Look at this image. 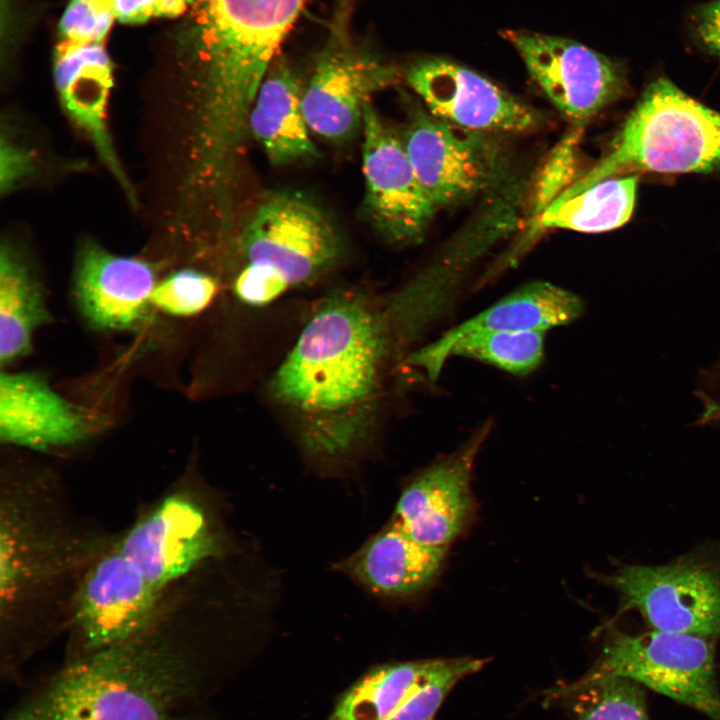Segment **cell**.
<instances>
[{
	"label": "cell",
	"mask_w": 720,
	"mask_h": 720,
	"mask_svg": "<svg viewBox=\"0 0 720 720\" xmlns=\"http://www.w3.org/2000/svg\"><path fill=\"white\" fill-rule=\"evenodd\" d=\"M693 18L698 39L711 54L720 59V0L698 7Z\"/></svg>",
	"instance_id": "obj_32"
},
{
	"label": "cell",
	"mask_w": 720,
	"mask_h": 720,
	"mask_svg": "<svg viewBox=\"0 0 720 720\" xmlns=\"http://www.w3.org/2000/svg\"><path fill=\"white\" fill-rule=\"evenodd\" d=\"M161 597L114 540L83 569L70 601L71 624L91 653L149 628Z\"/></svg>",
	"instance_id": "obj_10"
},
{
	"label": "cell",
	"mask_w": 720,
	"mask_h": 720,
	"mask_svg": "<svg viewBox=\"0 0 720 720\" xmlns=\"http://www.w3.org/2000/svg\"><path fill=\"white\" fill-rule=\"evenodd\" d=\"M54 80L64 112L87 135L107 168L134 200L106 123L113 77L103 44L60 42L54 53Z\"/></svg>",
	"instance_id": "obj_18"
},
{
	"label": "cell",
	"mask_w": 720,
	"mask_h": 720,
	"mask_svg": "<svg viewBox=\"0 0 720 720\" xmlns=\"http://www.w3.org/2000/svg\"><path fill=\"white\" fill-rule=\"evenodd\" d=\"M303 3L196 0L179 43L198 69L197 130L206 141H244L261 83Z\"/></svg>",
	"instance_id": "obj_3"
},
{
	"label": "cell",
	"mask_w": 720,
	"mask_h": 720,
	"mask_svg": "<svg viewBox=\"0 0 720 720\" xmlns=\"http://www.w3.org/2000/svg\"><path fill=\"white\" fill-rule=\"evenodd\" d=\"M447 549L419 542L392 521L347 559L343 567L377 594L407 596L434 581Z\"/></svg>",
	"instance_id": "obj_20"
},
{
	"label": "cell",
	"mask_w": 720,
	"mask_h": 720,
	"mask_svg": "<svg viewBox=\"0 0 720 720\" xmlns=\"http://www.w3.org/2000/svg\"><path fill=\"white\" fill-rule=\"evenodd\" d=\"M153 266L108 252L92 241L81 245L74 271V295L81 314L100 330L135 328L146 316L156 286Z\"/></svg>",
	"instance_id": "obj_16"
},
{
	"label": "cell",
	"mask_w": 720,
	"mask_h": 720,
	"mask_svg": "<svg viewBox=\"0 0 720 720\" xmlns=\"http://www.w3.org/2000/svg\"><path fill=\"white\" fill-rule=\"evenodd\" d=\"M500 35L572 124L584 125L625 90L623 66L574 39L522 28L503 29Z\"/></svg>",
	"instance_id": "obj_8"
},
{
	"label": "cell",
	"mask_w": 720,
	"mask_h": 720,
	"mask_svg": "<svg viewBox=\"0 0 720 720\" xmlns=\"http://www.w3.org/2000/svg\"><path fill=\"white\" fill-rule=\"evenodd\" d=\"M47 320L37 281L17 251L10 244H3L0 252L1 364L28 354L35 329Z\"/></svg>",
	"instance_id": "obj_22"
},
{
	"label": "cell",
	"mask_w": 720,
	"mask_h": 720,
	"mask_svg": "<svg viewBox=\"0 0 720 720\" xmlns=\"http://www.w3.org/2000/svg\"><path fill=\"white\" fill-rule=\"evenodd\" d=\"M114 18L112 0H70L59 31L63 40L103 44Z\"/></svg>",
	"instance_id": "obj_30"
},
{
	"label": "cell",
	"mask_w": 720,
	"mask_h": 720,
	"mask_svg": "<svg viewBox=\"0 0 720 720\" xmlns=\"http://www.w3.org/2000/svg\"><path fill=\"white\" fill-rule=\"evenodd\" d=\"M33 170L32 153L2 136L1 192L6 193Z\"/></svg>",
	"instance_id": "obj_31"
},
{
	"label": "cell",
	"mask_w": 720,
	"mask_h": 720,
	"mask_svg": "<svg viewBox=\"0 0 720 720\" xmlns=\"http://www.w3.org/2000/svg\"><path fill=\"white\" fill-rule=\"evenodd\" d=\"M410 112L402 141L436 209L466 200L497 181L501 152L488 133L450 123L426 108Z\"/></svg>",
	"instance_id": "obj_9"
},
{
	"label": "cell",
	"mask_w": 720,
	"mask_h": 720,
	"mask_svg": "<svg viewBox=\"0 0 720 720\" xmlns=\"http://www.w3.org/2000/svg\"><path fill=\"white\" fill-rule=\"evenodd\" d=\"M193 0H158L154 16L174 17L180 15Z\"/></svg>",
	"instance_id": "obj_34"
},
{
	"label": "cell",
	"mask_w": 720,
	"mask_h": 720,
	"mask_svg": "<svg viewBox=\"0 0 720 720\" xmlns=\"http://www.w3.org/2000/svg\"><path fill=\"white\" fill-rule=\"evenodd\" d=\"M157 620L72 662L6 720H185L195 670Z\"/></svg>",
	"instance_id": "obj_2"
},
{
	"label": "cell",
	"mask_w": 720,
	"mask_h": 720,
	"mask_svg": "<svg viewBox=\"0 0 720 720\" xmlns=\"http://www.w3.org/2000/svg\"><path fill=\"white\" fill-rule=\"evenodd\" d=\"M87 432L83 416L29 373L0 375V437L3 442L35 450L73 445Z\"/></svg>",
	"instance_id": "obj_19"
},
{
	"label": "cell",
	"mask_w": 720,
	"mask_h": 720,
	"mask_svg": "<svg viewBox=\"0 0 720 720\" xmlns=\"http://www.w3.org/2000/svg\"><path fill=\"white\" fill-rule=\"evenodd\" d=\"M115 541L161 596L221 552L206 512L184 493L162 498Z\"/></svg>",
	"instance_id": "obj_12"
},
{
	"label": "cell",
	"mask_w": 720,
	"mask_h": 720,
	"mask_svg": "<svg viewBox=\"0 0 720 720\" xmlns=\"http://www.w3.org/2000/svg\"><path fill=\"white\" fill-rule=\"evenodd\" d=\"M217 291L218 284L212 276L194 269H182L156 284L151 303L166 314L189 317L204 311Z\"/></svg>",
	"instance_id": "obj_29"
},
{
	"label": "cell",
	"mask_w": 720,
	"mask_h": 720,
	"mask_svg": "<svg viewBox=\"0 0 720 720\" xmlns=\"http://www.w3.org/2000/svg\"><path fill=\"white\" fill-rule=\"evenodd\" d=\"M403 79L434 116L486 133H529L539 113L480 73L442 56H423L403 69Z\"/></svg>",
	"instance_id": "obj_11"
},
{
	"label": "cell",
	"mask_w": 720,
	"mask_h": 720,
	"mask_svg": "<svg viewBox=\"0 0 720 720\" xmlns=\"http://www.w3.org/2000/svg\"><path fill=\"white\" fill-rule=\"evenodd\" d=\"M340 248L334 226L314 203L296 193L272 194L257 206L240 235L244 263L233 293L249 306L271 304L327 271Z\"/></svg>",
	"instance_id": "obj_5"
},
{
	"label": "cell",
	"mask_w": 720,
	"mask_h": 720,
	"mask_svg": "<svg viewBox=\"0 0 720 720\" xmlns=\"http://www.w3.org/2000/svg\"><path fill=\"white\" fill-rule=\"evenodd\" d=\"M303 91L293 68L275 57L248 120L249 131L274 165L318 156L303 112Z\"/></svg>",
	"instance_id": "obj_21"
},
{
	"label": "cell",
	"mask_w": 720,
	"mask_h": 720,
	"mask_svg": "<svg viewBox=\"0 0 720 720\" xmlns=\"http://www.w3.org/2000/svg\"><path fill=\"white\" fill-rule=\"evenodd\" d=\"M489 427L419 473L402 491L393 522L421 543L448 548L474 516L472 471Z\"/></svg>",
	"instance_id": "obj_15"
},
{
	"label": "cell",
	"mask_w": 720,
	"mask_h": 720,
	"mask_svg": "<svg viewBox=\"0 0 720 720\" xmlns=\"http://www.w3.org/2000/svg\"><path fill=\"white\" fill-rule=\"evenodd\" d=\"M436 659L382 664L337 699L329 720H384L428 674Z\"/></svg>",
	"instance_id": "obj_24"
},
{
	"label": "cell",
	"mask_w": 720,
	"mask_h": 720,
	"mask_svg": "<svg viewBox=\"0 0 720 720\" xmlns=\"http://www.w3.org/2000/svg\"><path fill=\"white\" fill-rule=\"evenodd\" d=\"M638 177H611L564 200L555 201L532 221L534 233L566 229L585 233L610 231L625 224L634 209Z\"/></svg>",
	"instance_id": "obj_23"
},
{
	"label": "cell",
	"mask_w": 720,
	"mask_h": 720,
	"mask_svg": "<svg viewBox=\"0 0 720 720\" xmlns=\"http://www.w3.org/2000/svg\"><path fill=\"white\" fill-rule=\"evenodd\" d=\"M716 168H720V113L660 78L646 88L610 152L557 200L631 171L685 173Z\"/></svg>",
	"instance_id": "obj_4"
},
{
	"label": "cell",
	"mask_w": 720,
	"mask_h": 720,
	"mask_svg": "<svg viewBox=\"0 0 720 720\" xmlns=\"http://www.w3.org/2000/svg\"><path fill=\"white\" fill-rule=\"evenodd\" d=\"M395 344L402 346L389 303L343 292L319 305L268 383L306 454L336 461L365 444Z\"/></svg>",
	"instance_id": "obj_1"
},
{
	"label": "cell",
	"mask_w": 720,
	"mask_h": 720,
	"mask_svg": "<svg viewBox=\"0 0 720 720\" xmlns=\"http://www.w3.org/2000/svg\"><path fill=\"white\" fill-rule=\"evenodd\" d=\"M583 127L573 124L539 167L530 195L532 221L584 174L580 170L578 149Z\"/></svg>",
	"instance_id": "obj_28"
},
{
	"label": "cell",
	"mask_w": 720,
	"mask_h": 720,
	"mask_svg": "<svg viewBox=\"0 0 720 720\" xmlns=\"http://www.w3.org/2000/svg\"><path fill=\"white\" fill-rule=\"evenodd\" d=\"M463 356L524 376L536 370L544 357V332L483 331L457 340L448 358Z\"/></svg>",
	"instance_id": "obj_26"
},
{
	"label": "cell",
	"mask_w": 720,
	"mask_h": 720,
	"mask_svg": "<svg viewBox=\"0 0 720 720\" xmlns=\"http://www.w3.org/2000/svg\"><path fill=\"white\" fill-rule=\"evenodd\" d=\"M158 0H112V11L120 22L140 24L154 16Z\"/></svg>",
	"instance_id": "obj_33"
},
{
	"label": "cell",
	"mask_w": 720,
	"mask_h": 720,
	"mask_svg": "<svg viewBox=\"0 0 720 720\" xmlns=\"http://www.w3.org/2000/svg\"><path fill=\"white\" fill-rule=\"evenodd\" d=\"M557 691L575 720H650L642 686L629 679L582 677Z\"/></svg>",
	"instance_id": "obj_25"
},
{
	"label": "cell",
	"mask_w": 720,
	"mask_h": 720,
	"mask_svg": "<svg viewBox=\"0 0 720 720\" xmlns=\"http://www.w3.org/2000/svg\"><path fill=\"white\" fill-rule=\"evenodd\" d=\"M487 661L471 656L436 658L428 674L384 720H432L453 687L481 670Z\"/></svg>",
	"instance_id": "obj_27"
},
{
	"label": "cell",
	"mask_w": 720,
	"mask_h": 720,
	"mask_svg": "<svg viewBox=\"0 0 720 720\" xmlns=\"http://www.w3.org/2000/svg\"><path fill=\"white\" fill-rule=\"evenodd\" d=\"M578 296L545 281L528 283L498 302L446 331L431 344L408 355V365L421 368L430 381L437 379L448 351L460 338L483 331H538L569 324L582 312Z\"/></svg>",
	"instance_id": "obj_17"
},
{
	"label": "cell",
	"mask_w": 720,
	"mask_h": 720,
	"mask_svg": "<svg viewBox=\"0 0 720 720\" xmlns=\"http://www.w3.org/2000/svg\"><path fill=\"white\" fill-rule=\"evenodd\" d=\"M353 8L354 0H338L302 98L309 129L334 142L362 128L371 98L403 79L399 66L355 38Z\"/></svg>",
	"instance_id": "obj_6"
},
{
	"label": "cell",
	"mask_w": 720,
	"mask_h": 720,
	"mask_svg": "<svg viewBox=\"0 0 720 720\" xmlns=\"http://www.w3.org/2000/svg\"><path fill=\"white\" fill-rule=\"evenodd\" d=\"M362 131L368 214L388 239L417 242L437 209L421 186L402 139L383 123L371 103L364 111Z\"/></svg>",
	"instance_id": "obj_13"
},
{
	"label": "cell",
	"mask_w": 720,
	"mask_h": 720,
	"mask_svg": "<svg viewBox=\"0 0 720 720\" xmlns=\"http://www.w3.org/2000/svg\"><path fill=\"white\" fill-rule=\"evenodd\" d=\"M583 677L629 679L720 720L714 649L701 636L656 629L641 634L613 631Z\"/></svg>",
	"instance_id": "obj_7"
},
{
	"label": "cell",
	"mask_w": 720,
	"mask_h": 720,
	"mask_svg": "<svg viewBox=\"0 0 720 720\" xmlns=\"http://www.w3.org/2000/svg\"><path fill=\"white\" fill-rule=\"evenodd\" d=\"M607 583L656 630L720 634V574L715 570L688 562L626 566L607 577Z\"/></svg>",
	"instance_id": "obj_14"
}]
</instances>
